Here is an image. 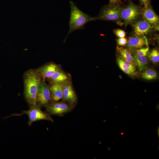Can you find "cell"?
Listing matches in <instances>:
<instances>
[{
	"label": "cell",
	"instance_id": "6da1fadb",
	"mask_svg": "<svg viewBox=\"0 0 159 159\" xmlns=\"http://www.w3.org/2000/svg\"><path fill=\"white\" fill-rule=\"evenodd\" d=\"M24 95L29 107L37 105V97L42 79L37 69H30L23 76Z\"/></svg>",
	"mask_w": 159,
	"mask_h": 159
},
{
	"label": "cell",
	"instance_id": "7a4b0ae2",
	"mask_svg": "<svg viewBox=\"0 0 159 159\" xmlns=\"http://www.w3.org/2000/svg\"><path fill=\"white\" fill-rule=\"evenodd\" d=\"M69 4L70 13L69 22V30L64 42L71 32L76 30L84 29V26L86 24L93 20V17L80 10L73 1H70Z\"/></svg>",
	"mask_w": 159,
	"mask_h": 159
},
{
	"label": "cell",
	"instance_id": "3957f363",
	"mask_svg": "<svg viewBox=\"0 0 159 159\" xmlns=\"http://www.w3.org/2000/svg\"><path fill=\"white\" fill-rule=\"evenodd\" d=\"M120 4L105 5L101 9L97 16L93 17V20L96 19L115 21L121 25L120 11L122 8Z\"/></svg>",
	"mask_w": 159,
	"mask_h": 159
},
{
	"label": "cell",
	"instance_id": "277c9868",
	"mask_svg": "<svg viewBox=\"0 0 159 159\" xmlns=\"http://www.w3.org/2000/svg\"><path fill=\"white\" fill-rule=\"evenodd\" d=\"M30 109L27 110H23L21 113H14L9 116H7L5 119L12 116H21L24 114H26L29 117L28 125L31 126L35 122L40 120H46L54 122L53 119L50 115L46 112L42 111L41 108L36 105L31 106Z\"/></svg>",
	"mask_w": 159,
	"mask_h": 159
},
{
	"label": "cell",
	"instance_id": "5b68a950",
	"mask_svg": "<svg viewBox=\"0 0 159 159\" xmlns=\"http://www.w3.org/2000/svg\"><path fill=\"white\" fill-rule=\"evenodd\" d=\"M74 108L62 100L59 102H53L45 107L46 112L50 115L59 117L63 116L65 114L71 111Z\"/></svg>",
	"mask_w": 159,
	"mask_h": 159
},
{
	"label": "cell",
	"instance_id": "8992f818",
	"mask_svg": "<svg viewBox=\"0 0 159 159\" xmlns=\"http://www.w3.org/2000/svg\"><path fill=\"white\" fill-rule=\"evenodd\" d=\"M140 7L131 1L125 7L122 8L120 11L121 19L124 21L125 25L136 19L140 15Z\"/></svg>",
	"mask_w": 159,
	"mask_h": 159
},
{
	"label": "cell",
	"instance_id": "52a82bcc",
	"mask_svg": "<svg viewBox=\"0 0 159 159\" xmlns=\"http://www.w3.org/2000/svg\"><path fill=\"white\" fill-rule=\"evenodd\" d=\"M52 102L49 86L42 80L37 95V105L40 108L46 107Z\"/></svg>",
	"mask_w": 159,
	"mask_h": 159
},
{
	"label": "cell",
	"instance_id": "ba28073f",
	"mask_svg": "<svg viewBox=\"0 0 159 159\" xmlns=\"http://www.w3.org/2000/svg\"><path fill=\"white\" fill-rule=\"evenodd\" d=\"M63 97L62 100L75 107L77 104L78 98L71 81L62 85Z\"/></svg>",
	"mask_w": 159,
	"mask_h": 159
},
{
	"label": "cell",
	"instance_id": "9c48e42d",
	"mask_svg": "<svg viewBox=\"0 0 159 159\" xmlns=\"http://www.w3.org/2000/svg\"><path fill=\"white\" fill-rule=\"evenodd\" d=\"M60 65L50 62L37 69L42 80L50 78L56 72L61 69Z\"/></svg>",
	"mask_w": 159,
	"mask_h": 159
},
{
	"label": "cell",
	"instance_id": "30bf717a",
	"mask_svg": "<svg viewBox=\"0 0 159 159\" xmlns=\"http://www.w3.org/2000/svg\"><path fill=\"white\" fill-rule=\"evenodd\" d=\"M127 40V47L131 50L148 47V39L145 35H135L130 37Z\"/></svg>",
	"mask_w": 159,
	"mask_h": 159
},
{
	"label": "cell",
	"instance_id": "8fae6325",
	"mask_svg": "<svg viewBox=\"0 0 159 159\" xmlns=\"http://www.w3.org/2000/svg\"><path fill=\"white\" fill-rule=\"evenodd\" d=\"M134 33L135 35H144L151 32L152 26L145 20L139 21L133 25Z\"/></svg>",
	"mask_w": 159,
	"mask_h": 159
},
{
	"label": "cell",
	"instance_id": "7c38bea8",
	"mask_svg": "<svg viewBox=\"0 0 159 159\" xmlns=\"http://www.w3.org/2000/svg\"><path fill=\"white\" fill-rule=\"evenodd\" d=\"M47 80L50 84L54 83L63 84L71 81V77L69 74L65 72L61 68Z\"/></svg>",
	"mask_w": 159,
	"mask_h": 159
},
{
	"label": "cell",
	"instance_id": "4fadbf2b",
	"mask_svg": "<svg viewBox=\"0 0 159 159\" xmlns=\"http://www.w3.org/2000/svg\"><path fill=\"white\" fill-rule=\"evenodd\" d=\"M142 15L145 19L151 25L156 26L158 24L159 17L149 4L144 6L143 9Z\"/></svg>",
	"mask_w": 159,
	"mask_h": 159
},
{
	"label": "cell",
	"instance_id": "5bb4252c",
	"mask_svg": "<svg viewBox=\"0 0 159 159\" xmlns=\"http://www.w3.org/2000/svg\"><path fill=\"white\" fill-rule=\"evenodd\" d=\"M62 85V84L54 83L49 85L52 102L58 101L62 99L63 97Z\"/></svg>",
	"mask_w": 159,
	"mask_h": 159
},
{
	"label": "cell",
	"instance_id": "9a60e30c",
	"mask_svg": "<svg viewBox=\"0 0 159 159\" xmlns=\"http://www.w3.org/2000/svg\"><path fill=\"white\" fill-rule=\"evenodd\" d=\"M132 57L133 61L137 65L139 71H141L146 67L148 60L146 56H141L135 54L133 55Z\"/></svg>",
	"mask_w": 159,
	"mask_h": 159
},
{
	"label": "cell",
	"instance_id": "2e32d148",
	"mask_svg": "<svg viewBox=\"0 0 159 159\" xmlns=\"http://www.w3.org/2000/svg\"><path fill=\"white\" fill-rule=\"evenodd\" d=\"M117 50L122 58L135 65V64L133 61L132 56L129 50L126 48L118 46L117 47Z\"/></svg>",
	"mask_w": 159,
	"mask_h": 159
},
{
	"label": "cell",
	"instance_id": "e0dca14e",
	"mask_svg": "<svg viewBox=\"0 0 159 159\" xmlns=\"http://www.w3.org/2000/svg\"><path fill=\"white\" fill-rule=\"evenodd\" d=\"M141 77L145 80H151L157 77V73L156 71L153 69H148L141 74Z\"/></svg>",
	"mask_w": 159,
	"mask_h": 159
},
{
	"label": "cell",
	"instance_id": "ac0fdd59",
	"mask_svg": "<svg viewBox=\"0 0 159 159\" xmlns=\"http://www.w3.org/2000/svg\"><path fill=\"white\" fill-rule=\"evenodd\" d=\"M117 61L120 68L124 73L130 76H132L134 75L125 64L121 57H118Z\"/></svg>",
	"mask_w": 159,
	"mask_h": 159
},
{
	"label": "cell",
	"instance_id": "d6986e66",
	"mask_svg": "<svg viewBox=\"0 0 159 159\" xmlns=\"http://www.w3.org/2000/svg\"><path fill=\"white\" fill-rule=\"evenodd\" d=\"M149 59L153 63H157L159 62V52L156 49H153L148 54Z\"/></svg>",
	"mask_w": 159,
	"mask_h": 159
},
{
	"label": "cell",
	"instance_id": "ffe728a7",
	"mask_svg": "<svg viewBox=\"0 0 159 159\" xmlns=\"http://www.w3.org/2000/svg\"><path fill=\"white\" fill-rule=\"evenodd\" d=\"M149 47L140 48L136 51V54L141 56H146L148 55L149 51Z\"/></svg>",
	"mask_w": 159,
	"mask_h": 159
},
{
	"label": "cell",
	"instance_id": "44dd1931",
	"mask_svg": "<svg viewBox=\"0 0 159 159\" xmlns=\"http://www.w3.org/2000/svg\"><path fill=\"white\" fill-rule=\"evenodd\" d=\"M122 58L125 64L130 70L134 74V73H135V72L136 71L135 65L128 61L126 60L125 59Z\"/></svg>",
	"mask_w": 159,
	"mask_h": 159
},
{
	"label": "cell",
	"instance_id": "7402d4cb",
	"mask_svg": "<svg viewBox=\"0 0 159 159\" xmlns=\"http://www.w3.org/2000/svg\"><path fill=\"white\" fill-rule=\"evenodd\" d=\"M114 32L115 35L119 38L124 37L126 35L125 31L119 29L114 30Z\"/></svg>",
	"mask_w": 159,
	"mask_h": 159
},
{
	"label": "cell",
	"instance_id": "603a6c76",
	"mask_svg": "<svg viewBox=\"0 0 159 159\" xmlns=\"http://www.w3.org/2000/svg\"><path fill=\"white\" fill-rule=\"evenodd\" d=\"M128 40L125 37L119 38L117 39L118 45L120 46H125L127 43Z\"/></svg>",
	"mask_w": 159,
	"mask_h": 159
},
{
	"label": "cell",
	"instance_id": "cb8c5ba5",
	"mask_svg": "<svg viewBox=\"0 0 159 159\" xmlns=\"http://www.w3.org/2000/svg\"><path fill=\"white\" fill-rule=\"evenodd\" d=\"M141 3L144 5V6H146L149 4L150 0H139Z\"/></svg>",
	"mask_w": 159,
	"mask_h": 159
},
{
	"label": "cell",
	"instance_id": "d4e9b609",
	"mask_svg": "<svg viewBox=\"0 0 159 159\" xmlns=\"http://www.w3.org/2000/svg\"><path fill=\"white\" fill-rule=\"evenodd\" d=\"M110 4H122L121 0H109Z\"/></svg>",
	"mask_w": 159,
	"mask_h": 159
},
{
	"label": "cell",
	"instance_id": "484cf974",
	"mask_svg": "<svg viewBox=\"0 0 159 159\" xmlns=\"http://www.w3.org/2000/svg\"><path fill=\"white\" fill-rule=\"evenodd\" d=\"M157 132H158V138H159V126H158V127L157 130Z\"/></svg>",
	"mask_w": 159,
	"mask_h": 159
},
{
	"label": "cell",
	"instance_id": "4316f807",
	"mask_svg": "<svg viewBox=\"0 0 159 159\" xmlns=\"http://www.w3.org/2000/svg\"><path fill=\"white\" fill-rule=\"evenodd\" d=\"M124 134V133L123 132H121L120 133V135H123Z\"/></svg>",
	"mask_w": 159,
	"mask_h": 159
},
{
	"label": "cell",
	"instance_id": "83f0119b",
	"mask_svg": "<svg viewBox=\"0 0 159 159\" xmlns=\"http://www.w3.org/2000/svg\"><path fill=\"white\" fill-rule=\"evenodd\" d=\"M109 149H108V150H111V148H110V147H109Z\"/></svg>",
	"mask_w": 159,
	"mask_h": 159
},
{
	"label": "cell",
	"instance_id": "f1b7e54d",
	"mask_svg": "<svg viewBox=\"0 0 159 159\" xmlns=\"http://www.w3.org/2000/svg\"></svg>",
	"mask_w": 159,
	"mask_h": 159
}]
</instances>
